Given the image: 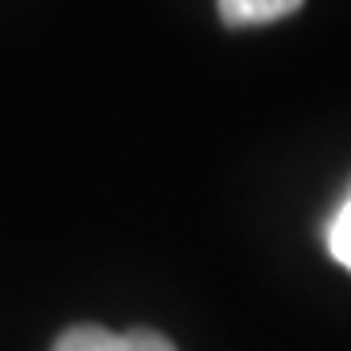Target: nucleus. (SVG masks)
Listing matches in <instances>:
<instances>
[{"label":"nucleus","mask_w":351,"mask_h":351,"mask_svg":"<svg viewBox=\"0 0 351 351\" xmlns=\"http://www.w3.org/2000/svg\"><path fill=\"white\" fill-rule=\"evenodd\" d=\"M51 351H176V348L168 336L149 332V328H137V332H106L98 324H78V328H66L63 336L55 339Z\"/></svg>","instance_id":"f257e3e1"},{"label":"nucleus","mask_w":351,"mask_h":351,"mask_svg":"<svg viewBox=\"0 0 351 351\" xmlns=\"http://www.w3.org/2000/svg\"><path fill=\"white\" fill-rule=\"evenodd\" d=\"M304 0H219V16L230 27H254L274 24L281 16H293Z\"/></svg>","instance_id":"f03ea898"},{"label":"nucleus","mask_w":351,"mask_h":351,"mask_svg":"<svg viewBox=\"0 0 351 351\" xmlns=\"http://www.w3.org/2000/svg\"><path fill=\"white\" fill-rule=\"evenodd\" d=\"M328 250H332V258H336L339 265L351 269V195L336 211V219L328 223Z\"/></svg>","instance_id":"7ed1b4c3"}]
</instances>
